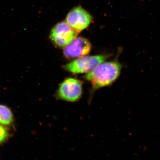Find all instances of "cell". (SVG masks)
Here are the masks:
<instances>
[{"label":"cell","mask_w":160,"mask_h":160,"mask_svg":"<svg viewBox=\"0 0 160 160\" xmlns=\"http://www.w3.org/2000/svg\"><path fill=\"white\" fill-rule=\"evenodd\" d=\"M9 137V132L6 127L0 124V144L6 142Z\"/></svg>","instance_id":"ba28073f"},{"label":"cell","mask_w":160,"mask_h":160,"mask_svg":"<svg viewBox=\"0 0 160 160\" xmlns=\"http://www.w3.org/2000/svg\"><path fill=\"white\" fill-rule=\"evenodd\" d=\"M78 32L65 22H60L53 26L49 34V39L55 46L64 48L77 37Z\"/></svg>","instance_id":"277c9868"},{"label":"cell","mask_w":160,"mask_h":160,"mask_svg":"<svg viewBox=\"0 0 160 160\" xmlns=\"http://www.w3.org/2000/svg\"><path fill=\"white\" fill-rule=\"evenodd\" d=\"M122 65L118 61L104 62L93 70L87 73L85 78L91 82L92 90H96L110 86L121 74Z\"/></svg>","instance_id":"6da1fadb"},{"label":"cell","mask_w":160,"mask_h":160,"mask_svg":"<svg viewBox=\"0 0 160 160\" xmlns=\"http://www.w3.org/2000/svg\"><path fill=\"white\" fill-rule=\"evenodd\" d=\"M14 121L13 113L8 106L0 104V124L10 126Z\"/></svg>","instance_id":"52a82bcc"},{"label":"cell","mask_w":160,"mask_h":160,"mask_svg":"<svg viewBox=\"0 0 160 160\" xmlns=\"http://www.w3.org/2000/svg\"><path fill=\"white\" fill-rule=\"evenodd\" d=\"M91 49L89 40L83 37H77L64 48L63 54L68 59H76L87 55Z\"/></svg>","instance_id":"8992f818"},{"label":"cell","mask_w":160,"mask_h":160,"mask_svg":"<svg viewBox=\"0 0 160 160\" xmlns=\"http://www.w3.org/2000/svg\"><path fill=\"white\" fill-rule=\"evenodd\" d=\"M108 58V56L105 55L85 56L64 65L63 68L72 74H87L93 71L101 63L105 62Z\"/></svg>","instance_id":"7a4b0ae2"},{"label":"cell","mask_w":160,"mask_h":160,"mask_svg":"<svg viewBox=\"0 0 160 160\" xmlns=\"http://www.w3.org/2000/svg\"><path fill=\"white\" fill-rule=\"evenodd\" d=\"M82 93V82L75 78H68L60 84L56 97L58 99L74 102L81 99Z\"/></svg>","instance_id":"3957f363"},{"label":"cell","mask_w":160,"mask_h":160,"mask_svg":"<svg viewBox=\"0 0 160 160\" xmlns=\"http://www.w3.org/2000/svg\"><path fill=\"white\" fill-rule=\"evenodd\" d=\"M92 21L91 15L81 6L72 9L66 19V23L78 33L88 27Z\"/></svg>","instance_id":"5b68a950"}]
</instances>
